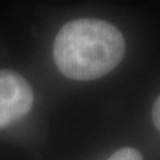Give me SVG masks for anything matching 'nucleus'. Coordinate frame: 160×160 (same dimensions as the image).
I'll list each match as a JSON object with an SVG mask.
<instances>
[{
  "mask_svg": "<svg viewBox=\"0 0 160 160\" xmlns=\"http://www.w3.org/2000/svg\"><path fill=\"white\" fill-rule=\"evenodd\" d=\"M33 91L22 75L0 71V129L12 126L32 109Z\"/></svg>",
  "mask_w": 160,
  "mask_h": 160,
  "instance_id": "obj_2",
  "label": "nucleus"
},
{
  "mask_svg": "<svg viewBox=\"0 0 160 160\" xmlns=\"http://www.w3.org/2000/svg\"><path fill=\"white\" fill-rule=\"evenodd\" d=\"M126 42L113 24L100 19H76L60 28L53 42V60L64 76L89 82L116 68Z\"/></svg>",
  "mask_w": 160,
  "mask_h": 160,
  "instance_id": "obj_1",
  "label": "nucleus"
},
{
  "mask_svg": "<svg viewBox=\"0 0 160 160\" xmlns=\"http://www.w3.org/2000/svg\"><path fill=\"white\" fill-rule=\"evenodd\" d=\"M152 122L159 131H160V96L155 100L152 107Z\"/></svg>",
  "mask_w": 160,
  "mask_h": 160,
  "instance_id": "obj_4",
  "label": "nucleus"
},
{
  "mask_svg": "<svg viewBox=\"0 0 160 160\" xmlns=\"http://www.w3.org/2000/svg\"><path fill=\"white\" fill-rule=\"evenodd\" d=\"M107 160H143V156L138 149L132 147H124L112 153Z\"/></svg>",
  "mask_w": 160,
  "mask_h": 160,
  "instance_id": "obj_3",
  "label": "nucleus"
}]
</instances>
